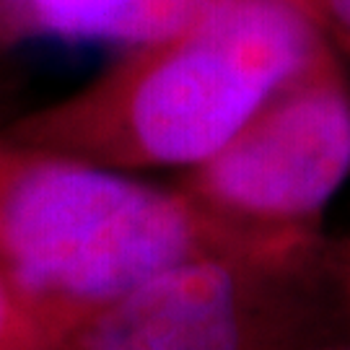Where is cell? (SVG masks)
<instances>
[{
    "label": "cell",
    "mask_w": 350,
    "mask_h": 350,
    "mask_svg": "<svg viewBox=\"0 0 350 350\" xmlns=\"http://www.w3.org/2000/svg\"><path fill=\"white\" fill-rule=\"evenodd\" d=\"M327 42L280 0H226L187 34L125 50L0 135L114 169H195Z\"/></svg>",
    "instance_id": "obj_1"
},
{
    "label": "cell",
    "mask_w": 350,
    "mask_h": 350,
    "mask_svg": "<svg viewBox=\"0 0 350 350\" xmlns=\"http://www.w3.org/2000/svg\"><path fill=\"white\" fill-rule=\"evenodd\" d=\"M187 192L0 135V273L47 332L205 254L270 250Z\"/></svg>",
    "instance_id": "obj_2"
},
{
    "label": "cell",
    "mask_w": 350,
    "mask_h": 350,
    "mask_svg": "<svg viewBox=\"0 0 350 350\" xmlns=\"http://www.w3.org/2000/svg\"><path fill=\"white\" fill-rule=\"evenodd\" d=\"M350 174V86L327 44L218 153L189 169L187 192L254 237L296 239Z\"/></svg>",
    "instance_id": "obj_3"
},
{
    "label": "cell",
    "mask_w": 350,
    "mask_h": 350,
    "mask_svg": "<svg viewBox=\"0 0 350 350\" xmlns=\"http://www.w3.org/2000/svg\"><path fill=\"white\" fill-rule=\"evenodd\" d=\"M288 250L224 252L176 265L86 319L78 350H244L247 267Z\"/></svg>",
    "instance_id": "obj_4"
},
{
    "label": "cell",
    "mask_w": 350,
    "mask_h": 350,
    "mask_svg": "<svg viewBox=\"0 0 350 350\" xmlns=\"http://www.w3.org/2000/svg\"><path fill=\"white\" fill-rule=\"evenodd\" d=\"M226 0H0V47L24 39L104 42L125 50L187 34Z\"/></svg>",
    "instance_id": "obj_5"
},
{
    "label": "cell",
    "mask_w": 350,
    "mask_h": 350,
    "mask_svg": "<svg viewBox=\"0 0 350 350\" xmlns=\"http://www.w3.org/2000/svg\"><path fill=\"white\" fill-rule=\"evenodd\" d=\"M299 13L329 47L350 55V0H280Z\"/></svg>",
    "instance_id": "obj_6"
},
{
    "label": "cell",
    "mask_w": 350,
    "mask_h": 350,
    "mask_svg": "<svg viewBox=\"0 0 350 350\" xmlns=\"http://www.w3.org/2000/svg\"><path fill=\"white\" fill-rule=\"evenodd\" d=\"M42 335L50 332L0 273V350H18V345H26L29 340Z\"/></svg>",
    "instance_id": "obj_7"
}]
</instances>
